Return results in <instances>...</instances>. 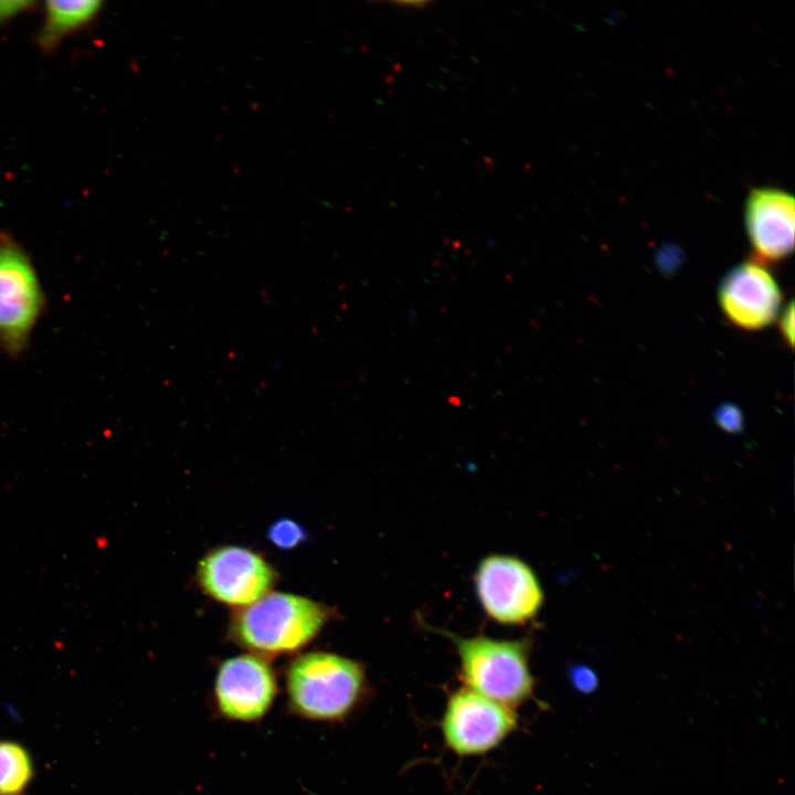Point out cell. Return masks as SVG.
<instances>
[{
    "label": "cell",
    "mask_w": 795,
    "mask_h": 795,
    "mask_svg": "<svg viewBox=\"0 0 795 795\" xmlns=\"http://www.w3.org/2000/svg\"><path fill=\"white\" fill-rule=\"evenodd\" d=\"M290 711L312 721L335 722L350 716L367 689L363 666L353 659L327 651L296 657L285 676Z\"/></svg>",
    "instance_id": "6da1fadb"
},
{
    "label": "cell",
    "mask_w": 795,
    "mask_h": 795,
    "mask_svg": "<svg viewBox=\"0 0 795 795\" xmlns=\"http://www.w3.org/2000/svg\"><path fill=\"white\" fill-rule=\"evenodd\" d=\"M329 610L289 593H267L242 607L231 623V636L256 655L293 653L308 644L326 624Z\"/></svg>",
    "instance_id": "7a4b0ae2"
},
{
    "label": "cell",
    "mask_w": 795,
    "mask_h": 795,
    "mask_svg": "<svg viewBox=\"0 0 795 795\" xmlns=\"http://www.w3.org/2000/svg\"><path fill=\"white\" fill-rule=\"evenodd\" d=\"M447 635L456 647L466 688L507 707L523 703L532 696L534 679L527 639Z\"/></svg>",
    "instance_id": "3957f363"
},
{
    "label": "cell",
    "mask_w": 795,
    "mask_h": 795,
    "mask_svg": "<svg viewBox=\"0 0 795 795\" xmlns=\"http://www.w3.org/2000/svg\"><path fill=\"white\" fill-rule=\"evenodd\" d=\"M475 586L486 615L505 625L529 622L543 603V591L536 573L516 556H486L477 568Z\"/></svg>",
    "instance_id": "277c9868"
},
{
    "label": "cell",
    "mask_w": 795,
    "mask_h": 795,
    "mask_svg": "<svg viewBox=\"0 0 795 795\" xmlns=\"http://www.w3.org/2000/svg\"><path fill=\"white\" fill-rule=\"evenodd\" d=\"M510 707L468 688L454 692L442 719L447 746L459 755H478L499 745L517 727Z\"/></svg>",
    "instance_id": "5b68a950"
},
{
    "label": "cell",
    "mask_w": 795,
    "mask_h": 795,
    "mask_svg": "<svg viewBox=\"0 0 795 795\" xmlns=\"http://www.w3.org/2000/svg\"><path fill=\"white\" fill-rule=\"evenodd\" d=\"M197 573L209 596L240 607L266 595L276 580L275 570L262 555L237 545L211 550L200 561Z\"/></svg>",
    "instance_id": "8992f818"
},
{
    "label": "cell",
    "mask_w": 795,
    "mask_h": 795,
    "mask_svg": "<svg viewBox=\"0 0 795 795\" xmlns=\"http://www.w3.org/2000/svg\"><path fill=\"white\" fill-rule=\"evenodd\" d=\"M277 691L275 672L265 657L243 654L220 665L213 685V702L227 720L255 722L269 711Z\"/></svg>",
    "instance_id": "52a82bcc"
},
{
    "label": "cell",
    "mask_w": 795,
    "mask_h": 795,
    "mask_svg": "<svg viewBox=\"0 0 795 795\" xmlns=\"http://www.w3.org/2000/svg\"><path fill=\"white\" fill-rule=\"evenodd\" d=\"M42 306L35 272L23 251L0 243V339L19 349L32 329Z\"/></svg>",
    "instance_id": "ba28073f"
},
{
    "label": "cell",
    "mask_w": 795,
    "mask_h": 795,
    "mask_svg": "<svg viewBox=\"0 0 795 795\" xmlns=\"http://www.w3.org/2000/svg\"><path fill=\"white\" fill-rule=\"evenodd\" d=\"M718 299L724 316L734 326L759 330L776 318L782 294L765 267L746 262L724 275L718 288Z\"/></svg>",
    "instance_id": "9c48e42d"
},
{
    "label": "cell",
    "mask_w": 795,
    "mask_h": 795,
    "mask_svg": "<svg viewBox=\"0 0 795 795\" xmlns=\"http://www.w3.org/2000/svg\"><path fill=\"white\" fill-rule=\"evenodd\" d=\"M745 227L756 255L780 261L794 248V199L774 188L754 189L744 209Z\"/></svg>",
    "instance_id": "30bf717a"
},
{
    "label": "cell",
    "mask_w": 795,
    "mask_h": 795,
    "mask_svg": "<svg viewBox=\"0 0 795 795\" xmlns=\"http://www.w3.org/2000/svg\"><path fill=\"white\" fill-rule=\"evenodd\" d=\"M102 2L49 1L45 3L44 22L38 42L45 49H53L65 35L92 21L100 10Z\"/></svg>",
    "instance_id": "8fae6325"
},
{
    "label": "cell",
    "mask_w": 795,
    "mask_h": 795,
    "mask_svg": "<svg viewBox=\"0 0 795 795\" xmlns=\"http://www.w3.org/2000/svg\"><path fill=\"white\" fill-rule=\"evenodd\" d=\"M34 777V763L28 749L12 740H0V794L21 795Z\"/></svg>",
    "instance_id": "7c38bea8"
},
{
    "label": "cell",
    "mask_w": 795,
    "mask_h": 795,
    "mask_svg": "<svg viewBox=\"0 0 795 795\" xmlns=\"http://www.w3.org/2000/svg\"><path fill=\"white\" fill-rule=\"evenodd\" d=\"M267 537L279 549H294L301 544L307 534L299 523L292 519L282 518L272 523Z\"/></svg>",
    "instance_id": "4fadbf2b"
},
{
    "label": "cell",
    "mask_w": 795,
    "mask_h": 795,
    "mask_svg": "<svg viewBox=\"0 0 795 795\" xmlns=\"http://www.w3.org/2000/svg\"><path fill=\"white\" fill-rule=\"evenodd\" d=\"M570 679L575 689L583 693H591L597 687L595 672L585 666H575L570 672Z\"/></svg>",
    "instance_id": "5bb4252c"
},
{
    "label": "cell",
    "mask_w": 795,
    "mask_h": 795,
    "mask_svg": "<svg viewBox=\"0 0 795 795\" xmlns=\"http://www.w3.org/2000/svg\"><path fill=\"white\" fill-rule=\"evenodd\" d=\"M717 423L728 432H736L741 430L742 416L740 411L732 405H724L716 412Z\"/></svg>",
    "instance_id": "9a60e30c"
},
{
    "label": "cell",
    "mask_w": 795,
    "mask_h": 795,
    "mask_svg": "<svg viewBox=\"0 0 795 795\" xmlns=\"http://www.w3.org/2000/svg\"><path fill=\"white\" fill-rule=\"evenodd\" d=\"M31 1H0V25L33 6Z\"/></svg>",
    "instance_id": "2e32d148"
},
{
    "label": "cell",
    "mask_w": 795,
    "mask_h": 795,
    "mask_svg": "<svg viewBox=\"0 0 795 795\" xmlns=\"http://www.w3.org/2000/svg\"><path fill=\"white\" fill-rule=\"evenodd\" d=\"M780 327L782 331V336L784 337L786 343L788 346H793L794 343V305L793 301H791L787 307L784 309Z\"/></svg>",
    "instance_id": "e0dca14e"
},
{
    "label": "cell",
    "mask_w": 795,
    "mask_h": 795,
    "mask_svg": "<svg viewBox=\"0 0 795 795\" xmlns=\"http://www.w3.org/2000/svg\"><path fill=\"white\" fill-rule=\"evenodd\" d=\"M1 795V794H0Z\"/></svg>",
    "instance_id": "ac0fdd59"
}]
</instances>
